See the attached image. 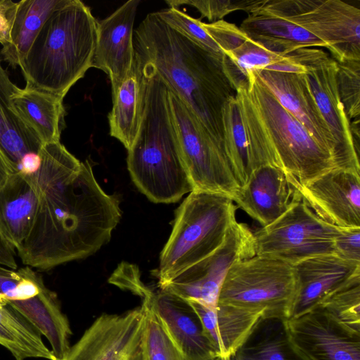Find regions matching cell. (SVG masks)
I'll return each mask as SVG.
<instances>
[{"label":"cell","mask_w":360,"mask_h":360,"mask_svg":"<svg viewBox=\"0 0 360 360\" xmlns=\"http://www.w3.org/2000/svg\"><path fill=\"white\" fill-rule=\"evenodd\" d=\"M295 292L293 266L255 255L233 264L222 283L218 304L262 312L263 318L288 319Z\"/></svg>","instance_id":"52a82bcc"},{"label":"cell","mask_w":360,"mask_h":360,"mask_svg":"<svg viewBox=\"0 0 360 360\" xmlns=\"http://www.w3.org/2000/svg\"><path fill=\"white\" fill-rule=\"evenodd\" d=\"M254 169L282 168L306 184L335 168L330 153L285 109L254 72L236 89Z\"/></svg>","instance_id":"3957f363"},{"label":"cell","mask_w":360,"mask_h":360,"mask_svg":"<svg viewBox=\"0 0 360 360\" xmlns=\"http://www.w3.org/2000/svg\"><path fill=\"white\" fill-rule=\"evenodd\" d=\"M6 302L46 338L56 360L64 357L70 347L72 330L54 292L44 284L33 297Z\"/></svg>","instance_id":"d4e9b609"},{"label":"cell","mask_w":360,"mask_h":360,"mask_svg":"<svg viewBox=\"0 0 360 360\" xmlns=\"http://www.w3.org/2000/svg\"><path fill=\"white\" fill-rule=\"evenodd\" d=\"M146 79L143 65L135 55L132 68L119 86L112 91V108L108 115L110 134L129 150L139 134L143 120Z\"/></svg>","instance_id":"603a6c76"},{"label":"cell","mask_w":360,"mask_h":360,"mask_svg":"<svg viewBox=\"0 0 360 360\" xmlns=\"http://www.w3.org/2000/svg\"><path fill=\"white\" fill-rule=\"evenodd\" d=\"M301 200L294 177L271 165L255 170L232 198L262 227L274 222Z\"/></svg>","instance_id":"ac0fdd59"},{"label":"cell","mask_w":360,"mask_h":360,"mask_svg":"<svg viewBox=\"0 0 360 360\" xmlns=\"http://www.w3.org/2000/svg\"><path fill=\"white\" fill-rule=\"evenodd\" d=\"M334 254L347 261L360 263V227L340 228L334 241Z\"/></svg>","instance_id":"f35d334b"},{"label":"cell","mask_w":360,"mask_h":360,"mask_svg":"<svg viewBox=\"0 0 360 360\" xmlns=\"http://www.w3.org/2000/svg\"><path fill=\"white\" fill-rule=\"evenodd\" d=\"M19 89L1 65L0 56V152L11 173H18L22 158L39 153L44 146L15 112L12 96Z\"/></svg>","instance_id":"cb8c5ba5"},{"label":"cell","mask_w":360,"mask_h":360,"mask_svg":"<svg viewBox=\"0 0 360 360\" xmlns=\"http://www.w3.org/2000/svg\"><path fill=\"white\" fill-rule=\"evenodd\" d=\"M284 322L292 344L307 360H360V332L320 306Z\"/></svg>","instance_id":"5bb4252c"},{"label":"cell","mask_w":360,"mask_h":360,"mask_svg":"<svg viewBox=\"0 0 360 360\" xmlns=\"http://www.w3.org/2000/svg\"><path fill=\"white\" fill-rule=\"evenodd\" d=\"M317 306L360 332V271L327 295Z\"/></svg>","instance_id":"1f68e13d"},{"label":"cell","mask_w":360,"mask_h":360,"mask_svg":"<svg viewBox=\"0 0 360 360\" xmlns=\"http://www.w3.org/2000/svg\"><path fill=\"white\" fill-rule=\"evenodd\" d=\"M165 2L169 8H179L182 5L193 6L201 13V18H207L213 22L236 11L252 13L262 7L264 0H167Z\"/></svg>","instance_id":"8d00e7d4"},{"label":"cell","mask_w":360,"mask_h":360,"mask_svg":"<svg viewBox=\"0 0 360 360\" xmlns=\"http://www.w3.org/2000/svg\"><path fill=\"white\" fill-rule=\"evenodd\" d=\"M141 62L146 79V105L137 137L127 150V168L136 186L150 201L176 202L193 187L176 139L168 88Z\"/></svg>","instance_id":"5b68a950"},{"label":"cell","mask_w":360,"mask_h":360,"mask_svg":"<svg viewBox=\"0 0 360 360\" xmlns=\"http://www.w3.org/2000/svg\"><path fill=\"white\" fill-rule=\"evenodd\" d=\"M18 2L0 0V44L3 47L10 42V34L15 20Z\"/></svg>","instance_id":"ab89813d"},{"label":"cell","mask_w":360,"mask_h":360,"mask_svg":"<svg viewBox=\"0 0 360 360\" xmlns=\"http://www.w3.org/2000/svg\"><path fill=\"white\" fill-rule=\"evenodd\" d=\"M135 55L192 111L223 146L221 112L236 95L222 59L147 15L134 32Z\"/></svg>","instance_id":"7a4b0ae2"},{"label":"cell","mask_w":360,"mask_h":360,"mask_svg":"<svg viewBox=\"0 0 360 360\" xmlns=\"http://www.w3.org/2000/svg\"><path fill=\"white\" fill-rule=\"evenodd\" d=\"M11 174V172L0 152V187L4 185Z\"/></svg>","instance_id":"b9f144b4"},{"label":"cell","mask_w":360,"mask_h":360,"mask_svg":"<svg viewBox=\"0 0 360 360\" xmlns=\"http://www.w3.org/2000/svg\"><path fill=\"white\" fill-rule=\"evenodd\" d=\"M221 122L224 150L240 187L248 181L255 169L236 95L225 102Z\"/></svg>","instance_id":"4dcf8cb0"},{"label":"cell","mask_w":360,"mask_h":360,"mask_svg":"<svg viewBox=\"0 0 360 360\" xmlns=\"http://www.w3.org/2000/svg\"><path fill=\"white\" fill-rule=\"evenodd\" d=\"M63 98L41 90L25 87L12 96L15 112L43 145L60 142L64 127Z\"/></svg>","instance_id":"4316f807"},{"label":"cell","mask_w":360,"mask_h":360,"mask_svg":"<svg viewBox=\"0 0 360 360\" xmlns=\"http://www.w3.org/2000/svg\"><path fill=\"white\" fill-rule=\"evenodd\" d=\"M145 310L144 360H186L151 307L142 302Z\"/></svg>","instance_id":"d6a6232c"},{"label":"cell","mask_w":360,"mask_h":360,"mask_svg":"<svg viewBox=\"0 0 360 360\" xmlns=\"http://www.w3.org/2000/svg\"><path fill=\"white\" fill-rule=\"evenodd\" d=\"M41 165L27 177L39 196L36 218L18 255L49 270L86 257L107 243L121 218L120 200L97 182L89 160L80 162L60 142L44 144Z\"/></svg>","instance_id":"6da1fadb"},{"label":"cell","mask_w":360,"mask_h":360,"mask_svg":"<svg viewBox=\"0 0 360 360\" xmlns=\"http://www.w3.org/2000/svg\"><path fill=\"white\" fill-rule=\"evenodd\" d=\"M239 28L250 40L279 55L285 56L301 48L328 47L304 28L259 11L248 14Z\"/></svg>","instance_id":"484cf974"},{"label":"cell","mask_w":360,"mask_h":360,"mask_svg":"<svg viewBox=\"0 0 360 360\" xmlns=\"http://www.w3.org/2000/svg\"><path fill=\"white\" fill-rule=\"evenodd\" d=\"M41 275L32 267L18 270L0 265V297L6 300H21L37 295L44 285Z\"/></svg>","instance_id":"d590c367"},{"label":"cell","mask_w":360,"mask_h":360,"mask_svg":"<svg viewBox=\"0 0 360 360\" xmlns=\"http://www.w3.org/2000/svg\"><path fill=\"white\" fill-rule=\"evenodd\" d=\"M236 210L226 195L197 190L189 193L176 211L172 231L160 255L155 273L159 288L221 245L236 221Z\"/></svg>","instance_id":"8992f818"},{"label":"cell","mask_w":360,"mask_h":360,"mask_svg":"<svg viewBox=\"0 0 360 360\" xmlns=\"http://www.w3.org/2000/svg\"><path fill=\"white\" fill-rule=\"evenodd\" d=\"M96 20L79 0H62L44 22L20 65L25 87L62 98L92 68Z\"/></svg>","instance_id":"277c9868"},{"label":"cell","mask_w":360,"mask_h":360,"mask_svg":"<svg viewBox=\"0 0 360 360\" xmlns=\"http://www.w3.org/2000/svg\"><path fill=\"white\" fill-rule=\"evenodd\" d=\"M0 345L15 360L44 358L56 360L44 345L41 334L8 304H0Z\"/></svg>","instance_id":"f546056e"},{"label":"cell","mask_w":360,"mask_h":360,"mask_svg":"<svg viewBox=\"0 0 360 360\" xmlns=\"http://www.w3.org/2000/svg\"><path fill=\"white\" fill-rule=\"evenodd\" d=\"M169 27L179 32L197 45L223 60L224 54L218 44L202 26V21L176 8L154 12Z\"/></svg>","instance_id":"836d02e7"},{"label":"cell","mask_w":360,"mask_h":360,"mask_svg":"<svg viewBox=\"0 0 360 360\" xmlns=\"http://www.w3.org/2000/svg\"><path fill=\"white\" fill-rule=\"evenodd\" d=\"M255 255L253 232L245 224L236 221L218 248L160 289L215 309L231 266Z\"/></svg>","instance_id":"7c38bea8"},{"label":"cell","mask_w":360,"mask_h":360,"mask_svg":"<svg viewBox=\"0 0 360 360\" xmlns=\"http://www.w3.org/2000/svg\"><path fill=\"white\" fill-rule=\"evenodd\" d=\"M284 321L261 318L229 360H307L292 344Z\"/></svg>","instance_id":"83f0119b"},{"label":"cell","mask_w":360,"mask_h":360,"mask_svg":"<svg viewBox=\"0 0 360 360\" xmlns=\"http://www.w3.org/2000/svg\"><path fill=\"white\" fill-rule=\"evenodd\" d=\"M143 305L122 314H103L60 360H144Z\"/></svg>","instance_id":"4fadbf2b"},{"label":"cell","mask_w":360,"mask_h":360,"mask_svg":"<svg viewBox=\"0 0 360 360\" xmlns=\"http://www.w3.org/2000/svg\"><path fill=\"white\" fill-rule=\"evenodd\" d=\"M139 4V0H129L105 19L96 21L92 68L108 75L112 91L127 77L134 61L133 27Z\"/></svg>","instance_id":"e0dca14e"},{"label":"cell","mask_w":360,"mask_h":360,"mask_svg":"<svg viewBox=\"0 0 360 360\" xmlns=\"http://www.w3.org/2000/svg\"><path fill=\"white\" fill-rule=\"evenodd\" d=\"M6 304V300L4 299L3 297H0V304Z\"/></svg>","instance_id":"7bdbcfd3"},{"label":"cell","mask_w":360,"mask_h":360,"mask_svg":"<svg viewBox=\"0 0 360 360\" xmlns=\"http://www.w3.org/2000/svg\"><path fill=\"white\" fill-rule=\"evenodd\" d=\"M292 266L295 292L289 318L314 308L327 295L360 271V263L347 261L335 254L313 257Z\"/></svg>","instance_id":"ffe728a7"},{"label":"cell","mask_w":360,"mask_h":360,"mask_svg":"<svg viewBox=\"0 0 360 360\" xmlns=\"http://www.w3.org/2000/svg\"><path fill=\"white\" fill-rule=\"evenodd\" d=\"M252 72L257 75L280 104L291 113L305 127L310 135L330 153L335 164L336 146L334 139L316 103L303 74L268 70Z\"/></svg>","instance_id":"d6986e66"},{"label":"cell","mask_w":360,"mask_h":360,"mask_svg":"<svg viewBox=\"0 0 360 360\" xmlns=\"http://www.w3.org/2000/svg\"><path fill=\"white\" fill-rule=\"evenodd\" d=\"M0 265L16 269L18 264L15 258V250L0 234Z\"/></svg>","instance_id":"60d3db41"},{"label":"cell","mask_w":360,"mask_h":360,"mask_svg":"<svg viewBox=\"0 0 360 360\" xmlns=\"http://www.w3.org/2000/svg\"><path fill=\"white\" fill-rule=\"evenodd\" d=\"M151 307L186 360L219 358L190 302L172 292L144 285L138 295Z\"/></svg>","instance_id":"2e32d148"},{"label":"cell","mask_w":360,"mask_h":360,"mask_svg":"<svg viewBox=\"0 0 360 360\" xmlns=\"http://www.w3.org/2000/svg\"><path fill=\"white\" fill-rule=\"evenodd\" d=\"M299 62L316 103L326 121L336 146V168L360 173L356 150L347 117L338 92L337 61L321 49L301 48Z\"/></svg>","instance_id":"8fae6325"},{"label":"cell","mask_w":360,"mask_h":360,"mask_svg":"<svg viewBox=\"0 0 360 360\" xmlns=\"http://www.w3.org/2000/svg\"><path fill=\"white\" fill-rule=\"evenodd\" d=\"M62 0H22L18 2L10 42L0 56L13 68L20 66L48 16Z\"/></svg>","instance_id":"f1b7e54d"},{"label":"cell","mask_w":360,"mask_h":360,"mask_svg":"<svg viewBox=\"0 0 360 360\" xmlns=\"http://www.w3.org/2000/svg\"><path fill=\"white\" fill-rule=\"evenodd\" d=\"M338 92L347 117L359 118L360 115V60L338 63Z\"/></svg>","instance_id":"74e56055"},{"label":"cell","mask_w":360,"mask_h":360,"mask_svg":"<svg viewBox=\"0 0 360 360\" xmlns=\"http://www.w3.org/2000/svg\"><path fill=\"white\" fill-rule=\"evenodd\" d=\"M257 11L282 18L327 45L338 63L360 60V10L340 0H264Z\"/></svg>","instance_id":"ba28073f"},{"label":"cell","mask_w":360,"mask_h":360,"mask_svg":"<svg viewBox=\"0 0 360 360\" xmlns=\"http://www.w3.org/2000/svg\"><path fill=\"white\" fill-rule=\"evenodd\" d=\"M214 360H221V359L220 358H217V359H215Z\"/></svg>","instance_id":"f6af8a7d"},{"label":"cell","mask_w":360,"mask_h":360,"mask_svg":"<svg viewBox=\"0 0 360 360\" xmlns=\"http://www.w3.org/2000/svg\"><path fill=\"white\" fill-rule=\"evenodd\" d=\"M221 360H229V358H220Z\"/></svg>","instance_id":"ee69618b"},{"label":"cell","mask_w":360,"mask_h":360,"mask_svg":"<svg viewBox=\"0 0 360 360\" xmlns=\"http://www.w3.org/2000/svg\"><path fill=\"white\" fill-rule=\"evenodd\" d=\"M171 118L193 190L235 196L240 186L223 146L192 111L168 89Z\"/></svg>","instance_id":"9c48e42d"},{"label":"cell","mask_w":360,"mask_h":360,"mask_svg":"<svg viewBox=\"0 0 360 360\" xmlns=\"http://www.w3.org/2000/svg\"><path fill=\"white\" fill-rule=\"evenodd\" d=\"M294 183L302 199L326 222L360 227V173L335 168L306 184Z\"/></svg>","instance_id":"9a60e30c"},{"label":"cell","mask_w":360,"mask_h":360,"mask_svg":"<svg viewBox=\"0 0 360 360\" xmlns=\"http://www.w3.org/2000/svg\"><path fill=\"white\" fill-rule=\"evenodd\" d=\"M340 228L319 217L302 199L274 222L253 232L255 254L290 265L334 254Z\"/></svg>","instance_id":"30bf717a"},{"label":"cell","mask_w":360,"mask_h":360,"mask_svg":"<svg viewBox=\"0 0 360 360\" xmlns=\"http://www.w3.org/2000/svg\"><path fill=\"white\" fill-rule=\"evenodd\" d=\"M286 55L271 52L248 37L237 48L225 54V58L247 79L248 74L264 70L284 60Z\"/></svg>","instance_id":"e575fe53"},{"label":"cell","mask_w":360,"mask_h":360,"mask_svg":"<svg viewBox=\"0 0 360 360\" xmlns=\"http://www.w3.org/2000/svg\"><path fill=\"white\" fill-rule=\"evenodd\" d=\"M199 316L205 334L219 358H229L245 342L262 312L229 304H218L210 309L188 300Z\"/></svg>","instance_id":"44dd1931"},{"label":"cell","mask_w":360,"mask_h":360,"mask_svg":"<svg viewBox=\"0 0 360 360\" xmlns=\"http://www.w3.org/2000/svg\"><path fill=\"white\" fill-rule=\"evenodd\" d=\"M39 202L38 193L20 173H11L0 187V234L14 250L29 236Z\"/></svg>","instance_id":"7402d4cb"}]
</instances>
